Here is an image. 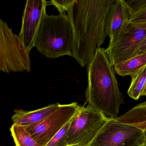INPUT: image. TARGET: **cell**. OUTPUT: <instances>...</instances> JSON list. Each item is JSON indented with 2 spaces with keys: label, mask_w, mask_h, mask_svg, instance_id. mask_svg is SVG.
<instances>
[{
  "label": "cell",
  "mask_w": 146,
  "mask_h": 146,
  "mask_svg": "<svg viewBox=\"0 0 146 146\" xmlns=\"http://www.w3.org/2000/svg\"><path fill=\"white\" fill-rule=\"evenodd\" d=\"M109 119L90 107H80L70 124L68 145L90 146Z\"/></svg>",
  "instance_id": "cell-5"
},
{
  "label": "cell",
  "mask_w": 146,
  "mask_h": 146,
  "mask_svg": "<svg viewBox=\"0 0 146 146\" xmlns=\"http://www.w3.org/2000/svg\"><path fill=\"white\" fill-rule=\"evenodd\" d=\"M61 105L58 103H55L31 111L17 109L12 117L13 124L23 127L35 124L46 118L58 110Z\"/></svg>",
  "instance_id": "cell-11"
},
{
  "label": "cell",
  "mask_w": 146,
  "mask_h": 146,
  "mask_svg": "<svg viewBox=\"0 0 146 146\" xmlns=\"http://www.w3.org/2000/svg\"><path fill=\"white\" fill-rule=\"evenodd\" d=\"M146 38V22H129L121 35L106 49L113 66L136 54Z\"/></svg>",
  "instance_id": "cell-7"
},
{
  "label": "cell",
  "mask_w": 146,
  "mask_h": 146,
  "mask_svg": "<svg viewBox=\"0 0 146 146\" xmlns=\"http://www.w3.org/2000/svg\"><path fill=\"white\" fill-rule=\"evenodd\" d=\"M67 146H80L78 145H68Z\"/></svg>",
  "instance_id": "cell-21"
},
{
  "label": "cell",
  "mask_w": 146,
  "mask_h": 146,
  "mask_svg": "<svg viewBox=\"0 0 146 146\" xmlns=\"http://www.w3.org/2000/svg\"><path fill=\"white\" fill-rule=\"evenodd\" d=\"M30 53L6 22L0 20V70L5 73L31 71Z\"/></svg>",
  "instance_id": "cell-4"
},
{
  "label": "cell",
  "mask_w": 146,
  "mask_h": 146,
  "mask_svg": "<svg viewBox=\"0 0 146 146\" xmlns=\"http://www.w3.org/2000/svg\"></svg>",
  "instance_id": "cell-22"
},
{
  "label": "cell",
  "mask_w": 146,
  "mask_h": 146,
  "mask_svg": "<svg viewBox=\"0 0 146 146\" xmlns=\"http://www.w3.org/2000/svg\"><path fill=\"white\" fill-rule=\"evenodd\" d=\"M130 76L131 82L127 94L130 97L137 100L142 96L146 84V65Z\"/></svg>",
  "instance_id": "cell-13"
},
{
  "label": "cell",
  "mask_w": 146,
  "mask_h": 146,
  "mask_svg": "<svg viewBox=\"0 0 146 146\" xmlns=\"http://www.w3.org/2000/svg\"><path fill=\"white\" fill-rule=\"evenodd\" d=\"M71 121L51 139L46 146H68L67 140Z\"/></svg>",
  "instance_id": "cell-16"
},
{
  "label": "cell",
  "mask_w": 146,
  "mask_h": 146,
  "mask_svg": "<svg viewBox=\"0 0 146 146\" xmlns=\"http://www.w3.org/2000/svg\"><path fill=\"white\" fill-rule=\"evenodd\" d=\"M74 32L68 15H44L36 33L35 47L46 57H72Z\"/></svg>",
  "instance_id": "cell-3"
},
{
  "label": "cell",
  "mask_w": 146,
  "mask_h": 146,
  "mask_svg": "<svg viewBox=\"0 0 146 146\" xmlns=\"http://www.w3.org/2000/svg\"><path fill=\"white\" fill-rule=\"evenodd\" d=\"M144 143L143 131L109 119L90 146H141Z\"/></svg>",
  "instance_id": "cell-6"
},
{
  "label": "cell",
  "mask_w": 146,
  "mask_h": 146,
  "mask_svg": "<svg viewBox=\"0 0 146 146\" xmlns=\"http://www.w3.org/2000/svg\"><path fill=\"white\" fill-rule=\"evenodd\" d=\"M115 0H75L67 15L74 32L72 58L82 67L91 62L107 36V17Z\"/></svg>",
  "instance_id": "cell-1"
},
{
  "label": "cell",
  "mask_w": 146,
  "mask_h": 146,
  "mask_svg": "<svg viewBox=\"0 0 146 146\" xmlns=\"http://www.w3.org/2000/svg\"><path fill=\"white\" fill-rule=\"evenodd\" d=\"M116 73L106 49L97 48L88 66L85 96L88 106L109 119L118 117L119 106L124 103V96L119 88Z\"/></svg>",
  "instance_id": "cell-2"
},
{
  "label": "cell",
  "mask_w": 146,
  "mask_h": 146,
  "mask_svg": "<svg viewBox=\"0 0 146 146\" xmlns=\"http://www.w3.org/2000/svg\"><path fill=\"white\" fill-rule=\"evenodd\" d=\"M48 2L45 0H28L22 19L19 37L25 49L30 53L35 47L36 33L44 15Z\"/></svg>",
  "instance_id": "cell-9"
},
{
  "label": "cell",
  "mask_w": 146,
  "mask_h": 146,
  "mask_svg": "<svg viewBox=\"0 0 146 146\" xmlns=\"http://www.w3.org/2000/svg\"><path fill=\"white\" fill-rule=\"evenodd\" d=\"M76 102L61 105L59 108L39 123L25 127L36 141L46 146L51 139L70 122L78 111Z\"/></svg>",
  "instance_id": "cell-8"
},
{
  "label": "cell",
  "mask_w": 146,
  "mask_h": 146,
  "mask_svg": "<svg viewBox=\"0 0 146 146\" xmlns=\"http://www.w3.org/2000/svg\"><path fill=\"white\" fill-rule=\"evenodd\" d=\"M144 132V146H146V130L143 131Z\"/></svg>",
  "instance_id": "cell-19"
},
{
  "label": "cell",
  "mask_w": 146,
  "mask_h": 146,
  "mask_svg": "<svg viewBox=\"0 0 146 146\" xmlns=\"http://www.w3.org/2000/svg\"><path fill=\"white\" fill-rule=\"evenodd\" d=\"M131 10L125 0H115L107 17L106 32L112 43L124 30L129 22Z\"/></svg>",
  "instance_id": "cell-10"
},
{
  "label": "cell",
  "mask_w": 146,
  "mask_h": 146,
  "mask_svg": "<svg viewBox=\"0 0 146 146\" xmlns=\"http://www.w3.org/2000/svg\"><path fill=\"white\" fill-rule=\"evenodd\" d=\"M126 1L131 10L129 22H146V0Z\"/></svg>",
  "instance_id": "cell-15"
},
{
  "label": "cell",
  "mask_w": 146,
  "mask_h": 146,
  "mask_svg": "<svg viewBox=\"0 0 146 146\" xmlns=\"http://www.w3.org/2000/svg\"><path fill=\"white\" fill-rule=\"evenodd\" d=\"M146 96V84L145 85V87H144V89H143L142 95V96Z\"/></svg>",
  "instance_id": "cell-20"
},
{
  "label": "cell",
  "mask_w": 146,
  "mask_h": 146,
  "mask_svg": "<svg viewBox=\"0 0 146 146\" xmlns=\"http://www.w3.org/2000/svg\"><path fill=\"white\" fill-rule=\"evenodd\" d=\"M10 131L16 146H42L36 141L23 126L13 124Z\"/></svg>",
  "instance_id": "cell-14"
},
{
  "label": "cell",
  "mask_w": 146,
  "mask_h": 146,
  "mask_svg": "<svg viewBox=\"0 0 146 146\" xmlns=\"http://www.w3.org/2000/svg\"><path fill=\"white\" fill-rule=\"evenodd\" d=\"M146 65V52L136 54L114 65L115 72L122 77L131 76Z\"/></svg>",
  "instance_id": "cell-12"
},
{
  "label": "cell",
  "mask_w": 146,
  "mask_h": 146,
  "mask_svg": "<svg viewBox=\"0 0 146 146\" xmlns=\"http://www.w3.org/2000/svg\"><path fill=\"white\" fill-rule=\"evenodd\" d=\"M75 0H51V5L54 6L59 12L60 13H65L70 10Z\"/></svg>",
  "instance_id": "cell-17"
},
{
  "label": "cell",
  "mask_w": 146,
  "mask_h": 146,
  "mask_svg": "<svg viewBox=\"0 0 146 146\" xmlns=\"http://www.w3.org/2000/svg\"><path fill=\"white\" fill-rule=\"evenodd\" d=\"M146 52V38L145 40L140 45V47L138 48L136 54H140Z\"/></svg>",
  "instance_id": "cell-18"
}]
</instances>
